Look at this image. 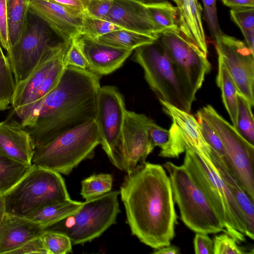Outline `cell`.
Masks as SVG:
<instances>
[{"mask_svg": "<svg viewBox=\"0 0 254 254\" xmlns=\"http://www.w3.org/2000/svg\"><path fill=\"white\" fill-rule=\"evenodd\" d=\"M203 4L204 17L212 36L220 34L221 31L217 17L216 0H201Z\"/></svg>", "mask_w": 254, "mask_h": 254, "instance_id": "obj_40", "label": "cell"}, {"mask_svg": "<svg viewBox=\"0 0 254 254\" xmlns=\"http://www.w3.org/2000/svg\"><path fill=\"white\" fill-rule=\"evenodd\" d=\"M70 42L47 50L26 78L16 84L11 103L16 113L27 104L36 88L66 53Z\"/></svg>", "mask_w": 254, "mask_h": 254, "instance_id": "obj_19", "label": "cell"}, {"mask_svg": "<svg viewBox=\"0 0 254 254\" xmlns=\"http://www.w3.org/2000/svg\"><path fill=\"white\" fill-rule=\"evenodd\" d=\"M134 1L146 6L151 3L161 1L164 0H130Z\"/></svg>", "mask_w": 254, "mask_h": 254, "instance_id": "obj_49", "label": "cell"}, {"mask_svg": "<svg viewBox=\"0 0 254 254\" xmlns=\"http://www.w3.org/2000/svg\"><path fill=\"white\" fill-rule=\"evenodd\" d=\"M214 254H244L248 253L237 241L225 233L216 235L213 239Z\"/></svg>", "mask_w": 254, "mask_h": 254, "instance_id": "obj_36", "label": "cell"}, {"mask_svg": "<svg viewBox=\"0 0 254 254\" xmlns=\"http://www.w3.org/2000/svg\"><path fill=\"white\" fill-rule=\"evenodd\" d=\"M193 244L196 254H214L213 242L206 234L196 233Z\"/></svg>", "mask_w": 254, "mask_h": 254, "instance_id": "obj_44", "label": "cell"}, {"mask_svg": "<svg viewBox=\"0 0 254 254\" xmlns=\"http://www.w3.org/2000/svg\"><path fill=\"white\" fill-rule=\"evenodd\" d=\"M220 138L225 150L224 165L254 201V145L248 142L210 105L197 112Z\"/></svg>", "mask_w": 254, "mask_h": 254, "instance_id": "obj_8", "label": "cell"}, {"mask_svg": "<svg viewBox=\"0 0 254 254\" xmlns=\"http://www.w3.org/2000/svg\"><path fill=\"white\" fill-rule=\"evenodd\" d=\"M48 254L42 236L35 238L10 252L9 254Z\"/></svg>", "mask_w": 254, "mask_h": 254, "instance_id": "obj_43", "label": "cell"}, {"mask_svg": "<svg viewBox=\"0 0 254 254\" xmlns=\"http://www.w3.org/2000/svg\"><path fill=\"white\" fill-rule=\"evenodd\" d=\"M160 34L176 29L178 8L167 0L154 2L146 6Z\"/></svg>", "mask_w": 254, "mask_h": 254, "instance_id": "obj_30", "label": "cell"}, {"mask_svg": "<svg viewBox=\"0 0 254 254\" xmlns=\"http://www.w3.org/2000/svg\"><path fill=\"white\" fill-rule=\"evenodd\" d=\"M3 196L6 213L25 217L46 205L71 199L61 174L34 164Z\"/></svg>", "mask_w": 254, "mask_h": 254, "instance_id": "obj_5", "label": "cell"}, {"mask_svg": "<svg viewBox=\"0 0 254 254\" xmlns=\"http://www.w3.org/2000/svg\"><path fill=\"white\" fill-rule=\"evenodd\" d=\"M252 105L242 95H238L237 123L235 127L239 133L254 145V120Z\"/></svg>", "mask_w": 254, "mask_h": 254, "instance_id": "obj_32", "label": "cell"}, {"mask_svg": "<svg viewBox=\"0 0 254 254\" xmlns=\"http://www.w3.org/2000/svg\"><path fill=\"white\" fill-rule=\"evenodd\" d=\"M5 214L6 210L4 198L3 195H0V230Z\"/></svg>", "mask_w": 254, "mask_h": 254, "instance_id": "obj_48", "label": "cell"}, {"mask_svg": "<svg viewBox=\"0 0 254 254\" xmlns=\"http://www.w3.org/2000/svg\"><path fill=\"white\" fill-rule=\"evenodd\" d=\"M224 5L231 8L254 7V0H221Z\"/></svg>", "mask_w": 254, "mask_h": 254, "instance_id": "obj_46", "label": "cell"}, {"mask_svg": "<svg viewBox=\"0 0 254 254\" xmlns=\"http://www.w3.org/2000/svg\"><path fill=\"white\" fill-rule=\"evenodd\" d=\"M210 156L216 171L233 195L243 212L246 225L245 235L254 240V201L241 187L225 166L220 156L213 150Z\"/></svg>", "mask_w": 254, "mask_h": 254, "instance_id": "obj_23", "label": "cell"}, {"mask_svg": "<svg viewBox=\"0 0 254 254\" xmlns=\"http://www.w3.org/2000/svg\"><path fill=\"white\" fill-rule=\"evenodd\" d=\"M216 83L221 91L223 103L235 127L237 123L238 91L227 67L218 58Z\"/></svg>", "mask_w": 254, "mask_h": 254, "instance_id": "obj_27", "label": "cell"}, {"mask_svg": "<svg viewBox=\"0 0 254 254\" xmlns=\"http://www.w3.org/2000/svg\"><path fill=\"white\" fill-rule=\"evenodd\" d=\"M163 111L171 118L170 139L166 147L159 156L178 158L187 148L195 152L209 166L213 168L212 149L204 139L199 123L190 113L181 110L166 102L159 100Z\"/></svg>", "mask_w": 254, "mask_h": 254, "instance_id": "obj_13", "label": "cell"}, {"mask_svg": "<svg viewBox=\"0 0 254 254\" xmlns=\"http://www.w3.org/2000/svg\"><path fill=\"white\" fill-rule=\"evenodd\" d=\"M202 7L198 0H183L178 9L177 23L182 35L207 57L208 49L202 20Z\"/></svg>", "mask_w": 254, "mask_h": 254, "instance_id": "obj_22", "label": "cell"}, {"mask_svg": "<svg viewBox=\"0 0 254 254\" xmlns=\"http://www.w3.org/2000/svg\"><path fill=\"white\" fill-rule=\"evenodd\" d=\"M218 55L227 67L239 93L254 105V52L243 41L222 32L214 37Z\"/></svg>", "mask_w": 254, "mask_h": 254, "instance_id": "obj_14", "label": "cell"}, {"mask_svg": "<svg viewBox=\"0 0 254 254\" xmlns=\"http://www.w3.org/2000/svg\"><path fill=\"white\" fill-rule=\"evenodd\" d=\"M74 39L85 58L88 70L100 76L110 74L120 68L133 52L81 34Z\"/></svg>", "mask_w": 254, "mask_h": 254, "instance_id": "obj_17", "label": "cell"}, {"mask_svg": "<svg viewBox=\"0 0 254 254\" xmlns=\"http://www.w3.org/2000/svg\"><path fill=\"white\" fill-rule=\"evenodd\" d=\"M113 182V176L110 174L91 175L82 181L80 194L85 200L99 197L111 190Z\"/></svg>", "mask_w": 254, "mask_h": 254, "instance_id": "obj_31", "label": "cell"}, {"mask_svg": "<svg viewBox=\"0 0 254 254\" xmlns=\"http://www.w3.org/2000/svg\"><path fill=\"white\" fill-rule=\"evenodd\" d=\"M144 114L126 110L122 129L123 146L126 172H131L136 167L146 161L153 151L149 136V128L152 122Z\"/></svg>", "mask_w": 254, "mask_h": 254, "instance_id": "obj_15", "label": "cell"}, {"mask_svg": "<svg viewBox=\"0 0 254 254\" xmlns=\"http://www.w3.org/2000/svg\"><path fill=\"white\" fill-rule=\"evenodd\" d=\"M159 38L175 68L187 103L191 108L197 92L211 70V64L207 57L178 28L164 32Z\"/></svg>", "mask_w": 254, "mask_h": 254, "instance_id": "obj_9", "label": "cell"}, {"mask_svg": "<svg viewBox=\"0 0 254 254\" xmlns=\"http://www.w3.org/2000/svg\"><path fill=\"white\" fill-rule=\"evenodd\" d=\"M0 44L8 53L11 48L8 27L6 0H0Z\"/></svg>", "mask_w": 254, "mask_h": 254, "instance_id": "obj_41", "label": "cell"}, {"mask_svg": "<svg viewBox=\"0 0 254 254\" xmlns=\"http://www.w3.org/2000/svg\"><path fill=\"white\" fill-rule=\"evenodd\" d=\"M65 54L58 61L36 88L27 104L16 113L20 119L21 124L23 127L28 128L32 126L37 110L43 100L58 83L65 67L64 63Z\"/></svg>", "mask_w": 254, "mask_h": 254, "instance_id": "obj_24", "label": "cell"}, {"mask_svg": "<svg viewBox=\"0 0 254 254\" xmlns=\"http://www.w3.org/2000/svg\"><path fill=\"white\" fill-rule=\"evenodd\" d=\"M156 41L135 49L134 61L142 68L145 79L159 101L190 113L191 108L187 103L171 61L161 43L158 45Z\"/></svg>", "mask_w": 254, "mask_h": 254, "instance_id": "obj_10", "label": "cell"}, {"mask_svg": "<svg viewBox=\"0 0 254 254\" xmlns=\"http://www.w3.org/2000/svg\"><path fill=\"white\" fill-rule=\"evenodd\" d=\"M123 95L117 87H100L96 99L95 121L100 137V144L112 164L126 171L122 129L126 111Z\"/></svg>", "mask_w": 254, "mask_h": 254, "instance_id": "obj_11", "label": "cell"}, {"mask_svg": "<svg viewBox=\"0 0 254 254\" xmlns=\"http://www.w3.org/2000/svg\"><path fill=\"white\" fill-rule=\"evenodd\" d=\"M231 19L240 29L248 47L254 52V7L231 8Z\"/></svg>", "mask_w": 254, "mask_h": 254, "instance_id": "obj_33", "label": "cell"}, {"mask_svg": "<svg viewBox=\"0 0 254 254\" xmlns=\"http://www.w3.org/2000/svg\"><path fill=\"white\" fill-rule=\"evenodd\" d=\"M99 144L100 137L93 120L35 148L32 164L68 175L81 162L91 159Z\"/></svg>", "mask_w": 254, "mask_h": 254, "instance_id": "obj_3", "label": "cell"}, {"mask_svg": "<svg viewBox=\"0 0 254 254\" xmlns=\"http://www.w3.org/2000/svg\"><path fill=\"white\" fill-rule=\"evenodd\" d=\"M46 227L25 217L6 213L0 230V254L9 253L41 236Z\"/></svg>", "mask_w": 254, "mask_h": 254, "instance_id": "obj_21", "label": "cell"}, {"mask_svg": "<svg viewBox=\"0 0 254 254\" xmlns=\"http://www.w3.org/2000/svg\"><path fill=\"white\" fill-rule=\"evenodd\" d=\"M122 28L109 21L91 16L85 12L80 34L97 39L107 33Z\"/></svg>", "mask_w": 254, "mask_h": 254, "instance_id": "obj_34", "label": "cell"}, {"mask_svg": "<svg viewBox=\"0 0 254 254\" xmlns=\"http://www.w3.org/2000/svg\"><path fill=\"white\" fill-rule=\"evenodd\" d=\"M13 120L0 122V153L20 162L32 165L35 147L27 129Z\"/></svg>", "mask_w": 254, "mask_h": 254, "instance_id": "obj_20", "label": "cell"}, {"mask_svg": "<svg viewBox=\"0 0 254 254\" xmlns=\"http://www.w3.org/2000/svg\"><path fill=\"white\" fill-rule=\"evenodd\" d=\"M113 0H89L85 13L89 15L104 19L110 11Z\"/></svg>", "mask_w": 254, "mask_h": 254, "instance_id": "obj_42", "label": "cell"}, {"mask_svg": "<svg viewBox=\"0 0 254 254\" xmlns=\"http://www.w3.org/2000/svg\"><path fill=\"white\" fill-rule=\"evenodd\" d=\"M30 1V0H6L11 46L19 41L26 29Z\"/></svg>", "mask_w": 254, "mask_h": 254, "instance_id": "obj_28", "label": "cell"}, {"mask_svg": "<svg viewBox=\"0 0 254 254\" xmlns=\"http://www.w3.org/2000/svg\"><path fill=\"white\" fill-rule=\"evenodd\" d=\"M34 16L33 20H28L19 41L7 53L16 84L26 78L47 50L70 42L65 41L44 21Z\"/></svg>", "mask_w": 254, "mask_h": 254, "instance_id": "obj_12", "label": "cell"}, {"mask_svg": "<svg viewBox=\"0 0 254 254\" xmlns=\"http://www.w3.org/2000/svg\"><path fill=\"white\" fill-rule=\"evenodd\" d=\"M60 4L85 12L89 0H52Z\"/></svg>", "mask_w": 254, "mask_h": 254, "instance_id": "obj_45", "label": "cell"}, {"mask_svg": "<svg viewBox=\"0 0 254 254\" xmlns=\"http://www.w3.org/2000/svg\"><path fill=\"white\" fill-rule=\"evenodd\" d=\"M163 167L168 173L174 200L185 225L196 233H225L218 214L186 167L170 161Z\"/></svg>", "mask_w": 254, "mask_h": 254, "instance_id": "obj_4", "label": "cell"}, {"mask_svg": "<svg viewBox=\"0 0 254 254\" xmlns=\"http://www.w3.org/2000/svg\"><path fill=\"white\" fill-rule=\"evenodd\" d=\"M154 254H178L180 253L179 248L175 246H168L155 250Z\"/></svg>", "mask_w": 254, "mask_h": 254, "instance_id": "obj_47", "label": "cell"}, {"mask_svg": "<svg viewBox=\"0 0 254 254\" xmlns=\"http://www.w3.org/2000/svg\"><path fill=\"white\" fill-rule=\"evenodd\" d=\"M100 76L87 69L65 67L58 83L37 110L32 126L26 128L35 148L95 120Z\"/></svg>", "mask_w": 254, "mask_h": 254, "instance_id": "obj_2", "label": "cell"}, {"mask_svg": "<svg viewBox=\"0 0 254 254\" xmlns=\"http://www.w3.org/2000/svg\"><path fill=\"white\" fill-rule=\"evenodd\" d=\"M29 13L44 21L66 42L80 34L85 13L52 0H30Z\"/></svg>", "mask_w": 254, "mask_h": 254, "instance_id": "obj_16", "label": "cell"}, {"mask_svg": "<svg viewBox=\"0 0 254 254\" xmlns=\"http://www.w3.org/2000/svg\"><path fill=\"white\" fill-rule=\"evenodd\" d=\"M183 165L210 201L222 221L225 233L239 244L245 242L246 225L243 212L215 167L209 166L189 148L185 150Z\"/></svg>", "mask_w": 254, "mask_h": 254, "instance_id": "obj_6", "label": "cell"}, {"mask_svg": "<svg viewBox=\"0 0 254 254\" xmlns=\"http://www.w3.org/2000/svg\"><path fill=\"white\" fill-rule=\"evenodd\" d=\"M195 118L198 121L202 134L212 150L215 151L221 158L225 155L223 143L212 127L206 121L197 113Z\"/></svg>", "mask_w": 254, "mask_h": 254, "instance_id": "obj_37", "label": "cell"}, {"mask_svg": "<svg viewBox=\"0 0 254 254\" xmlns=\"http://www.w3.org/2000/svg\"><path fill=\"white\" fill-rule=\"evenodd\" d=\"M159 37L122 29L107 33L95 40L118 48L133 51L140 46L154 43Z\"/></svg>", "mask_w": 254, "mask_h": 254, "instance_id": "obj_26", "label": "cell"}, {"mask_svg": "<svg viewBox=\"0 0 254 254\" xmlns=\"http://www.w3.org/2000/svg\"><path fill=\"white\" fill-rule=\"evenodd\" d=\"M83 202L71 199L46 205L25 217L47 228L77 211Z\"/></svg>", "mask_w": 254, "mask_h": 254, "instance_id": "obj_25", "label": "cell"}, {"mask_svg": "<svg viewBox=\"0 0 254 254\" xmlns=\"http://www.w3.org/2000/svg\"><path fill=\"white\" fill-rule=\"evenodd\" d=\"M177 5V7L178 9L181 8L182 5L183 0H172Z\"/></svg>", "mask_w": 254, "mask_h": 254, "instance_id": "obj_50", "label": "cell"}, {"mask_svg": "<svg viewBox=\"0 0 254 254\" xmlns=\"http://www.w3.org/2000/svg\"><path fill=\"white\" fill-rule=\"evenodd\" d=\"M64 63L65 66L88 70L87 61L74 39L71 41L69 48L65 54Z\"/></svg>", "mask_w": 254, "mask_h": 254, "instance_id": "obj_38", "label": "cell"}, {"mask_svg": "<svg viewBox=\"0 0 254 254\" xmlns=\"http://www.w3.org/2000/svg\"><path fill=\"white\" fill-rule=\"evenodd\" d=\"M32 165L16 161L0 153V195L4 194L17 184Z\"/></svg>", "mask_w": 254, "mask_h": 254, "instance_id": "obj_29", "label": "cell"}, {"mask_svg": "<svg viewBox=\"0 0 254 254\" xmlns=\"http://www.w3.org/2000/svg\"><path fill=\"white\" fill-rule=\"evenodd\" d=\"M120 191H110L85 200L75 212L47 227V231L66 235L72 245L83 244L100 236L117 222Z\"/></svg>", "mask_w": 254, "mask_h": 254, "instance_id": "obj_7", "label": "cell"}, {"mask_svg": "<svg viewBox=\"0 0 254 254\" xmlns=\"http://www.w3.org/2000/svg\"><path fill=\"white\" fill-rule=\"evenodd\" d=\"M42 237L48 254H65L72 252L70 239L63 233L47 231Z\"/></svg>", "mask_w": 254, "mask_h": 254, "instance_id": "obj_35", "label": "cell"}, {"mask_svg": "<svg viewBox=\"0 0 254 254\" xmlns=\"http://www.w3.org/2000/svg\"><path fill=\"white\" fill-rule=\"evenodd\" d=\"M149 141L152 150L156 146L164 150L167 146L170 139L169 129L164 128L155 124L153 121L149 128Z\"/></svg>", "mask_w": 254, "mask_h": 254, "instance_id": "obj_39", "label": "cell"}, {"mask_svg": "<svg viewBox=\"0 0 254 254\" xmlns=\"http://www.w3.org/2000/svg\"><path fill=\"white\" fill-rule=\"evenodd\" d=\"M122 29L160 36L146 6L130 0H113L110 11L104 19Z\"/></svg>", "mask_w": 254, "mask_h": 254, "instance_id": "obj_18", "label": "cell"}, {"mask_svg": "<svg viewBox=\"0 0 254 254\" xmlns=\"http://www.w3.org/2000/svg\"><path fill=\"white\" fill-rule=\"evenodd\" d=\"M119 191L132 235L155 250L170 245L177 217L163 166L146 161L138 164L127 174Z\"/></svg>", "mask_w": 254, "mask_h": 254, "instance_id": "obj_1", "label": "cell"}]
</instances>
